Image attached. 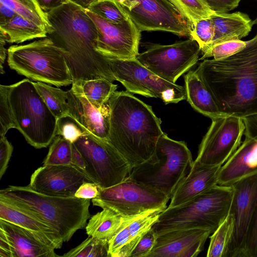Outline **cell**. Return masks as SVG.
Listing matches in <instances>:
<instances>
[{
    "mask_svg": "<svg viewBox=\"0 0 257 257\" xmlns=\"http://www.w3.org/2000/svg\"><path fill=\"white\" fill-rule=\"evenodd\" d=\"M10 85H0V137L5 136L11 128H16L9 101Z\"/></svg>",
    "mask_w": 257,
    "mask_h": 257,
    "instance_id": "ab89813d",
    "label": "cell"
},
{
    "mask_svg": "<svg viewBox=\"0 0 257 257\" xmlns=\"http://www.w3.org/2000/svg\"><path fill=\"white\" fill-rule=\"evenodd\" d=\"M193 162L191 153L184 141L174 140L164 133L159 139L153 156L132 168L128 177L164 193L171 199Z\"/></svg>",
    "mask_w": 257,
    "mask_h": 257,
    "instance_id": "8992f818",
    "label": "cell"
},
{
    "mask_svg": "<svg viewBox=\"0 0 257 257\" xmlns=\"http://www.w3.org/2000/svg\"><path fill=\"white\" fill-rule=\"evenodd\" d=\"M0 219L45 235L54 242L57 249L61 248L64 242L59 234L51 226L1 200Z\"/></svg>",
    "mask_w": 257,
    "mask_h": 257,
    "instance_id": "484cf974",
    "label": "cell"
},
{
    "mask_svg": "<svg viewBox=\"0 0 257 257\" xmlns=\"http://www.w3.org/2000/svg\"><path fill=\"white\" fill-rule=\"evenodd\" d=\"M34 84L50 110L57 118L69 114L67 91L44 82L37 81Z\"/></svg>",
    "mask_w": 257,
    "mask_h": 257,
    "instance_id": "1f68e13d",
    "label": "cell"
},
{
    "mask_svg": "<svg viewBox=\"0 0 257 257\" xmlns=\"http://www.w3.org/2000/svg\"><path fill=\"white\" fill-rule=\"evenodd\" d=\"M73 143L84 160L85 174L99 188L117 185L128 176L131 166L107 141L88 133Z\"/></svg>",
    "mask_w": 257,
    "mask_h": 257,
    "instance_id": "9c48e42d",
    "label": "cell"
},
{
    "mask_svg": "<svg viewBox=\"0 0 257 257\" xmlns=\"http://www.w3.org/2000/svg\"><path fill=\"white\" fill-rule=\"evenodd\" d=\"M178 1L191 25L199 20L210 18L215 13L204 0Z\"/></svg>",
    "mask_w": 257,
    "mask_h": 257,
    "instance_id": "f35d334b",
    "label": "cell"
},
{
    "mask_svg": "<svg viewBox=\"0 0 257 257\" xmlns=\"http://www.w3.org/2000/svg\"><path fill=\"white\" fill-rule=\"evenodd\" d=\"M242 119L245 125L244 135L257 139V114L246 116Z\"/></svg>",
    "mask_w": 257,
    "mask_h": 257,
    "instance_id": "bcb514c9",
    "label": "cell"
},
{
    "mask_svg": "<svg viewBox=\"0 0 257 257\" xmlns=\"http://www.w3.org/2000/svg\"><path fill=\"white\" fill-rule=\"evenodd\" d=\"M72 144L63 137L56 136L43 161V165H71Z\"/></svg>",
    "mask_w": 257,
    "mask_h": 257,
    "instance_id": "836d02e7",
    "label": "cell"
},
{
    "mask_svg": "<svg viewBox=\"0 0 257 257\" xmlns=\"http://www.w3.org/2000/svg\"><path fill=\"white\" fill-rule=\"evenodd\" d=\"M99 194V187L93 182H85L78 188L74 197L83 199H93Z\"/></svg>",
    "mask_w": 257,
    "mask_h": 257,
    "instance_id": "f6af8a7d",
    "label": "cell"
},
{
    "mask_svg": "<svg viewBox=\"0 0 257 257\" xmlns=\"http://www.w3.org/2000/svg\"><path fill=\"white\" fill-rule=\"evenodd\" d=\"M214 34V26L210 18H208L192 24L190 36L197 42L201 51L212 44Z\"/></svg>",
    "mask_w": 257,
    "mask_h": 257,
    "instance_id": "74e56055",
    "label": "cell"
},
{
    "mask_svg": "<svg viewBox=\"0 0 257 257\" xmlns=\"http://www.w3.org/2000/svg\"><path fill=\"white\" fill-rule=\"evenodd\" d=\"M232 186L216 185L190 201L161 212L152 228L159 234L169 231L203 228L212 233L230 212Z\"/></svg>",
    "mask_w": 257,
    "mask_h": 257,
    "instance_id": "5b68a950",
    "label": "cell"
},
{
    "mask_svg": "<svg viewBox=\"0 0 257 257\" xmlns=\"http://www.w3.org/2000/svg\"><path fill=\"white\" fill-rule=\"evenodd\" d=\"M70 0H37L41 9L46 13L68 3Z\"/></svg>",
    "mask_w": 257,
    "mask_h": 257,
    "instance_id": "7dc6e473",
    "label": "cell"
},
{
    "mask_svg": "<svg viewBox=\"0 0 257 257\" xmlns=\"http://www.w3.org/2000/svg\"><path fill=\"white\" fill-rule=\"evenodd\" d=\"M186 99L197 111L211 119L224 116L219 110L211 93L195 71L184 75Z\"/></svg>",
    "mask_w": 257,
    "mask_h": 257,
    "instance_id": "d4e9b609",
    "label": "cell"
},
{
    "mask_svg": "<svg viewBox=\"0 0 257 257\" xmlns=\"http://www.w3.org/2000/svg\"><path fill=\"white\" fill-rule=\"evenodd\" d=\"M7 56L10 68L28 78L58 87L73 83L63 55L48 37L12 45L7 50Z\"/></svg>",
    "mask_w": 257,
    "mask_h": 257,
    "instance_id": "ba28073f",
    "label": "cell"
},
{
    "mask_svg": "<svg viewBox=\"0 0 257 257\" xmlns=\"http://www.w3.org/2000/svg\"><path fill=\"white\" fill-rule=\"evenodd\" d=\"M0 248H2L3 249L11 252V247L8 238L3 230L1 228Z\"/></svg>",
    "mask_w": 257,
    "mask_h": 257,
    "instance_id": "816d5d0a",
    "label": "cell"
},
{
    "mask_svg": "<svg viewBox=\"0 0 257 257\" xmlns=\"http://www.w3.org/2000/svg\"><path fill=\"white\" fill-rule=\"evenodd\" d=\"M232 187L229 213L233 215L234 226L227 257H238L257 203V173L240 179Z\"/></svg>",
    "mask_w": 257,
    "mask_h": 257,
    "instance_id": "e0dca14e",
    "label": "cell"
},
{
    "mask_svg": "<svg viewBox=\"0 0 257 257\" xmlns=\"http://www.w3.org/2000/svg\"><path fill=\"white\" fill-rule=\"evenodd\" d=\"M6 42L4 38L0 35V73L1 74L5 73L3 64L5 63L7 54V50L5 47Z\"/></svg>",
    "mask_w": 257,
    "mask_h": 257,
    "instance_id": "f907efd6",
    "label": "cell"
},
{
    "mask_svg": "<svg viewBox=\"0 0 257 257\" xmlns=\"http://www.w3.org/2000/svg\"><path fill=\"white\" fill-rule=\"evenodd\" d=\"M17 15L12 9L0 3V24L9 22Z\"/></svg>",
    "mask_w": 257,
    "mask_h": 257,
    "instance_id": "681fc988",
    "label": "cell"
},
{
    "mask_svg": "<svg viewBox=\"0 0 257 257\" xmlns=\"http://www.w3.org/2000/svg\"><path fill=\"white\" fill-rule=\"evenodd\" d=\"M170 198L164 193L137 182L127 177L109 188H99L94 206L108 208L123 217L134 216L155 209L165 210Z\"/></svg>",
    "mask_w": 257,
    "mask_h": 257,
    "instance_id": "8fae6325",
    "label": "cell"
},
{
    "mask_svg": "<svg viewBox=\"0 0 257 257\" xmlns=\"http://www.w3.org/2000/svg\"><path fill=\"white\" fill-rule=\"evenodd\" d=\"M241 0H204L214 13H227L238 6Z\"/></svg>",
    "mask_w": 257,
    "mask_h": 257,
    "instance_id": "ee69618b",
    "label": "cell"
},
{
    "mask_svg": "<svg viewBox=\"0 0 257 257\" xmlns=\"http://www.w3.org/2000/svg\"><path fill=\"white\" fill-rule=\"evenodd\" d=\"M93 182L73 165H43L32 174L28 186L42 194L59 197H74L80 185Z\"/></svg>",
    "mask_w": 257,
    "mask_h": 257,
    "instance_id": "2e32d148",
    "label": "cell"
},
{
    "mask_svg": "<svg viewBox=\"0 0 257 257\" xmlns=\"http://www.w3.org/2000/svg\"><path fill=\"white\" fill-rule=\"evenodd\" d=\"M73 83L80 86L85 97L97 108H100L106 104L117 88L116 84L105 78L93 79Z\"/></svg>",
    "mask_w": 257,
    "mask_h": 257,
    "instance_id": "f1b7e54d",
    "label": "cell"
},
{
    "mask_svg": "<svg viewBox=\"0 0 257 257\" xmlns=\"http://www.w3.org/2000/svg\"><path fill=\"white\" fill-rule=\"evenodd\" d=\"M8 98L16 128L28 143L36 149L48 146L56 136L58 118L34 82L27 78L10 85Z\"/></svg>",
    "mask_w": 257,
    "mask_h": 257,
    "instance_id": "52a82bcc",
    "label": "cell"
},
{
    "mask_svg": "<svg viewBox=\"0 0 257 257\" xmlns=\"http://www.w3.org/2000/svg\"><path fill=\"white\" fill-rule=\"evenodd\" d=\"M0 200L53 228L63 242L84 228L90 214L89 199L39 193L26 186H9L0 190Z\"/></svg>",
    "mask_w": 257,
    "mask_h": 257,
    "instance_id": "277c9868",
    "label": "cell"
},
{
    "mask_svg": "<svg viewBox=\"0 0 257 257\" xmlns=\"http://www.w3.org/2000/svg\"><path fill=\"white\" fill-rule=\"evenodd\" d=\"M0 3L24 18L44 27L48 33L52 31L47 13L41 9L37 0H0Z\"/></svg>",
    "mask_w": 257,
    "mask_h": 257,
    "instance_id": "4dcf8cb0",
    "label": "cell"
},
{
    "mask_svg": "<svg viewBox=\"0 0 257 257\" xmlns=\"http://www.w3.org/2000/svg\"><path fill=\"white\" fill-rule=\"evenodd\" d=\"M221 166H211L194 161L189 172L175 190L168 207L184 204L217 185Z\"/></svg>",
    "mask_w": 257,
    "mask_h": 257,
    "instance_id": "603a6c76",
    "label": "cell"
},
{
    "mask_svg": "<svg viewBox=\"0 0 257 257\" xmlns=\"http://www.w3.org/2000/svg\"><path fill=\"white\" fill-rule=\"evenodd\" d=\"M234 219L229 213L224 220L212 233L207 252V257H227L232 240Z\"/></svg>",
    "mask_w": 257,
    "mask_h": 257,
    "instance_id": "f546056e",
    "label": "cell"
},
{
    "mask_svg": "<svg viewBox=\"0 0 257 257\" xmlns=\"http://www.w3.org/2000/svg\"><path fill=\"white\" fill-rule=\"evenodd\" d=\"M67 91L69 115L94 137L107 141L110 111L108 102L100 108L94 107L83 94L80 86L73 83Z\"/></svg>",
    "mask_w": 257,
    "mask_h": 257,
    "instance_id": "d6986e66",
    "label": "cell"
},
{
    "mask_svg": "<svg viewBox=\"0 0 257 257\" xmlns=\"http://www.w3.org/2000/svg\"><path fill=\"white\" fill-rule=\"evenodd\" d=\"M108 242L89 236L62 256L66 257H109Z\"/></svg>",
    "mask_w": 257,
    "mask_h": 257,
    "instance_id": "e575fe53",
    "label": "cell"
},
{
    "mask_svg": "<svg viewBox=\"0 0 257 257\" xmlns=\"http://www.w3.org/2000/svg\"><path fill=\"white\" fill-rule=\"evenodd\" d=\"M107 142L132 168L150 159L164 133L152 107L127 91H115L108 101Z\"/></svg>",
    "mask_w": 257,
    "mask_h": 257,
    "instance_id": "3957f363",
    "label": "cell"
},
{
    "mask_svg": "<svg viewBox=\"0 0 257 257\" xmlns=\"http://www.w3.org/2000/svg\"><path fill=\"white\" fill-rule=\"evenodd\" d=\"M201 48L192 38L169 45L147 44L137 59L161 78L176 84L199 60Z\"/></svg>",
    "mask_w": 257,
    "mask_h": 257,
    "instance_id": "7c38bea8",
    "label": "cell"
},
{
    "mask_svg": "<svg viewBox=\"0 0 257 257\" xmlns=\"http://www.w3.org/2000/svg\"><path fill=\"white\" fill-rule=\"evenodd\" d=\"M98 30L96 51L105 57L136 58L138 55L141 31L130 18L120 24L110 23L84 9Z\"/></svg>",
    "mask_w": 257,
    "mask_h": 257,
    "instance_id": "9a60e30c",
    "label": "cell"
},
{
    "mask_svg": "<svg viewBox=\"0 0 257 257\" xmlns=\"http://www.w3.org/2000/svg\"><path fill=\"white\" fill-rule=\"evenodd\" d=\"M128 16L142 31H163L179 36L190 34L192 25L170 0H138Z\"/></svg>",
    "mask_w": 257,
    "mask_h": 257,
    "instance_id": "5bb4252c",
    "label": "cell"
},
{
    "mask_svg": "<svg viewBox=\"0 0 257 257\" xmlns=\"http://www.w3.org/2000/svg\"><path fill=\"white\" fill-rule=\"evenodd\" d=\"M48 32L44 27L19 15L9 22L0 24V35L10 43L19 44L35 39L45 38Z\"/></svg>",
    "mask_w": 257,
    "mask_h": 257,
    "instance_id": "83f0119b",
    "label": "cell"
},
{
    "mask_svg": "<svg viewBox=\"0 0 257 257\" xmlns=\"http://www.w3.org/2000/svg\"><path fill=\"white\" fill-rule=\"evenodd\" d=\"M210 18L214 34L209 46L225 41L241 40L248 35L253 25L249 16L240 12L231 14L215 13Z\"/></svg>",
    "mask_w": 257,
    "mask_h": 257,
    "instance_id": "cb8c5ba5",
    "label": "cell"
},
{
    "mask_svg": "<svg viewBox=\"0 0 257 257\" xmlns=\"http://www.w3.org/2000/svg\"><path fill=\"white\" fill-rule=\"evenodd\" d=\"M158 234L153 228L141 238L130 257H148L155 244Z\"/></svg>",
    "mask_w": 257,
    "mask_h": 257,
    "instance_id": "b9f144b4",
    "label": "cell"
},
{
    "mask_svg": "<svg viewBox=\"0 0 257 257\" xmlns=\"http://www.w3.org/2000/svg\"><path fill=\"white\" fill-rule=\"evenodd\" d=\"M195 71L225 115L257 114V34L233 55L205 59Z\"/></svg>",
    "mask_w": 257,
    "mask_h": 257,
    "instance_id": "6da1fadb",
    "label": "cell"
},
{
    "mask_svg": "<svg viewBox=\"0 0 257 257\" xmlns=\"http://www.w3.org/2000/svg\"><path fill=\"white\" fill-rule=\"evenodd\" d=\"M86 9L114 24L122 23L130 18L117 0H95Z\"/></svg>",
    "mask_w": 257,
    "mask_h": 257,
    "instance_id": "d6a6232c",
    "label": "cell"
},
{
    "mask_svg": "<svg viewBox=\"0 0 257 257\" xmlns=\"http://www.w3.org/2000/svg\"><path fill=\"white\" fill-rule=\"evenodd\" d=\"M13 151V147L7 138L0 137V179L7 169Z\"/></svg>",
    "mask_w": 257,
    "mask_h": 257,
    "instance_id": "7bdbcfd3",
    "label": "cell"
},
{
    "mask_svg": "<svg viewBox=\"0 0 257 257\" xmlns=\"http://www.w3.org/2000/svg\"><path fill=\"white\" fill-rule=\"evenodd\" d=\"M253 25H257V18L252 21Z\"/></svg>",
    "mask_w": 257,
    "mask_h": 257,
    "instance_id": "6f0895ef",
    "label": "cell"
},
{
    "mask_svg": "<svg viewBox=\"0 0 257 257\" xmlns=\"http://www.w3.org/2000/svg\"><path fill=\"white\" fill-rule=\"evenodd\" d=\"M162 209H155L130 216L126 223L110 240L109 257H130L144 235L158 221Z\"/></svg>",
    "mask_w": 257,
    "mask_h": 257,
    "instance_id": "44dd1931",
    "label": "cell"
},
{
    "mask_svg": "<svg viewBox=\"0 0 257 257\" xmlns=\"http://www.w3.org/2000/svg\"><path fill=\"white\" fill-rule=\"evenodd\" d=\"M47 14L53 28L47 37L63 55L73 83L97 78L115 80L107 58L96 51L98 30L84 8L70 0Z\"/></svg>",
    "mask_w": 257,
    "mask_h": 257,
    "instance_id": "7a4b0ae2",
    "label": "cell"
},
{
    "mask_svg": "<svg viewBox=\"0 0 257 257\" xmlns=\"http://www.w3.org/2000/svg\"><path fill=\"white\" fill-rule=\"evenodd\" d=\"M72 165L84 172L86 168L84 160L81 154L73 143L72 144Z\"/></svg>",
    "mask_w": 257,
    "mask_h": 257,
    "instance_id": "c3c4849f",
    "label": "cell"
},
{
    "mask_svg": "<svg viewBox=\"0 0 257 257\" xmlns=\"http://www.w3.org/2000/svg\"><path fill=\"white\" fill-rule=\"evenodd\" d=\"M74 4L85 9L87 8L95 0H70Z\"/></svg>",
    "mask_w": 257,
    "mask_h": 257,
    "instance_id": "db71d44e",
    "label": "cell"
},
{
    "mask_svg": "<svg viewBox=\"0 0 257 257\" xmlns=\"http://www.w3.org/2000/svg\"><path fill=\"white\" fill-rule=\"evenodd\" d=\"M0 256L1 257H13L11 252L0 248Z\"/></svg>",
    "mask_w": 257,
    "mask_h": 257,
    "instance_id": "11a10c76",
    "label": "cell"
},
{
    "mask_svg": "<svg viewBox=\"0 0 257 257\" xmlns=\"http://www.w3.org/2000/svg\"><path fill=\"white\" fill-rule=\"evenodd\" d=\"M246 41L241 40H232L217 43L204 48L201 51L202 56L201 60L213 57L215 60H220L228 57L242 50Z\"/></svg>",
    "mask_w": 257,
    "mask_h": 257,
    "instance_id": "d590c367",
    "label": "cell"
},
{
    "mask_svg": "<svg viewBox=\"0 0 257 257\" xmlns=\"http://www.w3.org/2000/svg\"><path fill=\"white\" fill-rule=\"evenodd\" d=\"M128 217H123L110 209L103 208L90 217L85 227L86 233L109 243L125 225Z\"/></svg>",
    "mask_w": 257,
    "mask_h": 257,
    "instance_id": "4316f807",
    "label": "cell"
},
{
    "mask_svg": "<svg viewBox=\"0 0 257 257\" xmlns=\"http://www.w3.org/2000/svg\"><path fill=\"white\" fill-rule=\"evenodd\" d=\"M181 12H182L184 15V13L183 9L179 2L178 0H170Z\"/></svg>",
    "mask_w": 257,
    "mask_h": 257,
    "instance_id": "9f6ffc18",
    "label": "cell"
},
{
    "mask_svg": "<svg viewBox=\"0 0 257 257\" xmlns=\"http://www.w3.org/2000/svg\"><path fill=\"white\" fill-rule=\"evenodd\" d=\"M257 173V139L245 136L240 145L221 166L217 184L232 186Z\"/></svg>",
    "mask_w": 257,
    "mask_h": 257,
    "instance_id": "7402d4cb",
    "label": "cell"
},
{
    "mask_svg": "<svg viewBox=\"0 0 257 257\" xmlns=\"http://www.w3.org/2000/svg\"><path fill=\"white\" fill-rule=\"evenodd\" d=\"M212 230L203 228L175 229L158 235L148 257H195L204 248Z\"/></svg>",
    "mask_w": 257,
    "mask_h": 257,
    "instance_id": "ac0fdd59",
    "label": "cell"
},
{
    "mask_svg": "<svg viewBox=\"0 0 257 257\" xmlns=\"http://www.w3.org/2000/svg\"><path fill=\"white\" fill-rule=\"evenodd\" d=\"M88 133H90L69 114L57 119L56 136H61L71 143L74 142L81 136Z\"/></svg>",
    "mask_w": 257,
    "mask_h": 257,
    "instance_id": "8d00e7d4",
    "label": "cell"
},
{
    "mask_svg": "<svg viewBox=\"0 0 257 257\" xmlns=\"http://www.w3.org/2000/svg\"><path fill=\"white\" fill-rule=\"evenodd\" d=\"M115 80L130 93L160 98L165 104L176 103L186 99L185 86L171 83L159 77L137 58L106 57Z\"/></svg>",
    "mask_w": 257,
    "mask_h": 257,
    "instance_id": "30bf717a",
    "label": "cell"
},
{
    "mask_svg": "<svg viewBox=\"0 0 257 257\" xmlns=\"http://www.w3.org/2000/svg\"><path fill=\"white\" fill-rule=\"evenodd\" d=\"M0 228L9 240L13 257H55L57 249L45 235L0 219Z\"/></svg>",
    "mask_w": 257,
    "mask_h": 257,
    "instance_id": "ffe728a7",
    "label": "cell"
},
{
    "mask_svg": "<svg viewBox=\"0 0 257 257\" xmlns=\"http://www.w3.org/2000/svg\"><path fill=\"white\" fill-rule=\"evenodd\" d=\"M120 4L126 10H131L136 7L138 3V0H117Z\"/></svg>",
    "mask_w": 257,
    "mask_h": 257,
    "instance_id": "f5cc1de1",
    "label": "cell"
},
{
    "mask_svg": "<svg viewBox=\"0 0 257 257\" xmlns=\"http://www.w3.org/2000/svg\"><path fill=\"white\" fill-rule=\"evenodd\" d=\"M244 131L240 117L224 115L212 119L195 161L207 165L222 166L240 145Z\"/></svg>",
    "mask_w": 257,
    "mask_h": 257,
    "instance_id": "4fadbf2b",
    "label": "cell"
},
{
    "mask_svg": "<svg viewBox=\"0 0 257 257\" xmlns=\"http://www.w3.org/2000/svg\"><path fill=\"white\" fill-rule=\"evenodd\" d=\"M238 257H257V203Z\"/></svg>",
    "mask_w": 257,
    "mask_h": 257,
    "instance_id": "60d3db41",
    "label": "cell"
}]
</instances>
